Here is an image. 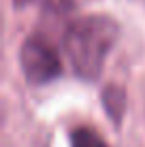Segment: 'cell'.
Listing matches in <instances>:
<instances>
[{"mask_svg":"<svg viewBox=\"0 0 145 147\" xmlns=\"http://www.w3.org/2000/svg\"><path fill=\"white\" fill-rule=\"evenodd\" d=\"M119 26L113 17L103 13H90L73 19L64 32V51L77 77L96 81L103 73L105 60L113 49Z\"/></svg>","mask_w":145,"mask_h":147,"instance_id":"cell-1","label":"cell"},{"mask_svg":"<svg viewBox=\"0 0 145 147\" xmlns=\"http://www.w3.org/2000/svg\"><path fill=\"white\" fill-rule=\"evenodd\" d=\"M13 2H15V7H26V4L34 2V0H13ZM45 2H47L49 7H53V9H62V7H68L71 0H45Z\"/></svg>","mask_w":145,"mask_h":147,"instance_id":"cell-5","label":"cell"},{"mask_svg":"<svg viewBox=\"0 0 145 147\" xmlns=\"http://www.w3.org/2000/svg\"><path fill=\"white\" fill-rule=\"evenodd\" d=\"M19 64L32 85L49 83L62 75V62L51 43L41 34H30L19 49Z\"/></svg>","mask_w":145,"mask_h":147,"instance_id":"cell-2","label":"cell"},{"mask_svg":"<svg viewBox=\"0 0 145 147\" xmlns=\"http://www.w3.org/2000/svg\"><path fill=\"white\" fill-rule=\"evenodd\" d=\"M71 147H109V145L94 128L79 126L71 132Z\"/></svg>","mask_w":145,"mask_h":147,"instance_id":"cell-4","label":"cell"},{"mask_svg":"<svg viewBox=\"0 0 145 147\" xmlns=\"http://www.w3.org/2000/svg\"><path fill=\"white\" fill-rule=\"evenodd\" d=\"M100 102L105 111H107L109 119L113 121V126H119L124 119V111H126V90L117 83H109L105 85L103 94H100Z\"/></svg>","mask_w":145,"mask_h":147,"instance_id":"cell-3","label":"cell"}]
</instances>
